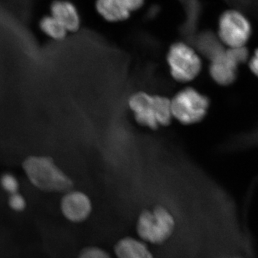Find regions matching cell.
<instances>
[{
	"instance_id": "1",
	"label": "cell",
	"mask_w": 258,
	"mask_h": 258,
	"mask_svg": "<svg viewBox=\"0 0 258 258\" xmlns=\"http://www.w3.org/2000/svg\"><path fill=\"white\" fill-rule=\"evenodd\" d=\"M22 169L30 184L42 191L66 193L74 186L72 180L47 156H28L23 161Z\"/></svg>"
},
{
	"instance_id": "2",
	"label": "cell",
	"mask_w": 258,
	"mask_h": 258,
	"mask_svg": "<svg viewBox=\"0 0 258 258\" xmlns=\"http://www.w3.org/2000/svg\"><path fill=\"white\" fill-rule=\"evenodd\" d=\"M175 226L171 212L164 207L157 206L152 210H144L139 215L137 232L144 242L161 244L170 238Z\"/></svg>"
},
{
	"instance_id": "3",
	"label": "cell",
	"mask_w": 258,
	"mask_h": 258,
	"mask_svg": "<svg viewBox=\"0 0 258 258\" xmlns=\"http://www.w3.org/2000/svg\"><path fill=\"white\" fill-rule=\"evenodd\" d=\"M166 62L171 77L180 83H188L196 79L203 67L198 52L182 42L171 45L166 54Z\"/></svg>"
},
{
	"instance_id": "4",
	"label": "cell",
	"mask_w": 258,
	"mask_h": 258,
	"mask_svg": "<svg viewBox=\"0 0 258 258\" xmlns=\"http://www.w3.org/2000/svg\"><path fill=\"white\" fill-rule=\"evenodd\" d=\"M173 118L184 125L201 121L208 113L209 98L193 88H186L171 99Z\"/></svg>"
},
{
	"instance_id": "5",
	"label": "cell",
	"mask_w": 258,
	"mask_h": 258,
	"mask_svg": "<svg viewBox=\"0 0 258 258\" xmlns=\"http://www.w3.org/2000/svg\"><path fill=\"white\" fill-rule=\"evenodd\" d=\"M248 57L246 47H227L210 60V76L220 86H230L235 82L239 66Z\"/></svg>"
},
{
	"instance_id": "6",
	"label": "cell",
	"mask_w": 258,
	"mask_h": 258,
	"mask_svg": "<svg viewBox=\"0 0 258 258\" xmlns=\"http://www.w3.org/2000/svg\"><path fill=\"white\" fill-rule=\"evenodd\" d=\"M252 27L247 18L237 10H227L220 17L218 36L227 47H244L250 38Z\"/></svg>"
},
{
	"instance_id": "7",
	"label": "cell",
	"mask_w": 258,
	"mask_h": 258,
	"mask_svg": "<svg viewBox=\"0 0 258 258\" xmlns=\"http://www.w3.org/2000/svg\"><path fill=\"white\" fill-rule=\"evenodd\" d=\"M60 210L64 218L74 223L86 221L92 212V203L88 195L70 190L61 199Z\"/></svg>"
},
{
	"instance_id": "8",
	"label": "cell",
	"mask_w": 258,
	"mask_h": 258,
	"mask_svg": "<svg viewBox=\"0 0 258 258\" xmlns=\"http://www.w3.org/2000/svg\"><path fill=\"white\" fill-rule=\"evenodd\" d=\"M128 106L134 113L136 121L139 125L153 130L159 128L154 96L143 91L134 93L129 98Z\"/></svg>"
},
{
	"instance_id": "9",
	"label": "cell",
	"mask_w": 258,
	"mask_h": 258,
	"mask_svg": "<svg viewBox=\"0 0 258 258\" xmlns=\"http://www.w3.org/2000/svg\"><path fill=\"white\" fill-rule=\"evenodd\" d=\"M50 10V15L66 29L69 33H75L81 29V15L71 0H54L51 3Z\"/></svg>"
},
{
	"instance_id": "10",
	"label": "cell",
	"mask_w": 258,
	"mask_h": 258,
	"mask_svg": "<svg viewBox=\"0 0 258 258\" xmlns=\"http://www.w3.org/2000/svg\"><path fill=\"white\" fill-rule=\"evenodd\" d=\"M95 8L98 15L110 23L126 21L132 14L120 0H96Z\"/></svg>"
},
{
	"instance_id": "11",
	"label": "cell",
	"mask_w": 258,
	"mask_h": 258,
	"mask_svg": "<svg viewBox=\"0 0 258 258\" xmlns=\"http://www.w3.org/2000/svg\"><path fill=\"white\" fill-rule=\"evenodd\" d=\"M114 252L117 258H154L143 240L125 237L115 243Z\"/></svg>"
},
{
	"instance_id": "12",
	"label": "cell",
	"mask_w": 258,
	"mask_h": 258,
	"mask_svg": "<svg viewBox=\"0 0 258 258\" xmlns=\"http://www.w3.org/2000/svg\"><path fill=\"white\" fill-rule=\"evenodd\" d=\"M40 28L45 35L55 41L63 40L69 35L66 29L51 15L41 19Z\"/></svg>"
},
{
	"instance_id": "13",
	"label": "cell",
	"mask_w": 258,
	"mask_h": 258,
	"mask_svg": "<svg viewBox=\"0 0 258 258\" xmlns=\"http://www.w3.org/2000/svg\"><path fill=\"white\" fill-rule=\"evenodd\" d=\"M154 103L156 115L159 126H167L174 118L171 111V99L167 97L156 95L154 96Z\"/></svg>"
},
{
	"instance_id": "14",
	"label": "cell",
	"mask_w": 258,
	"mask_h": 258,
	"mask_svg": "<svg viewBox=\"0 0 258 258\" xmlns=\"http://www.w3.org/2000/svg\"><path fill=\"white\" fill-rule=\"evenodd\" d=\"M0 189L7 195L19 192L20 182L18 176L11 171H5L0 174Z\"/></svg>"
},
{
	"instance_id": "15",
	"label": "cell",
	"mask_w": 258,
	"mask_h": 258,
	"mask_svg": "<svg viewBox=\"0 0 258 258\" xmlns=\"http://www.w3.org/2000/svg\"><path fill=\"white\" fill-rule=\"evenodd\" d=\"M8 205L10 210L15 212H23L27 208V200L25 197L19 192L8 195Z\"/></svg>"
},
{
	"instance_id": "16",
	"label": "cell",
	"mask_w": 258,
	"mask_h": 258,
	"mask_svg": "<svg viewBox=\"0 0 258 258\" xmlns=\"http://www.w3.org/2000/svg\"><path fill=\"white\" fill-rule=\"evenodd\" d=\"M78 258H112L104 249L98 247H85L80 252Z\"/></svg>"
},
{
	"instance_id": "17",
	"label": "cell",
	"mask_w": 258,
	"mask_h": 258,
	"mask_svg": "<svg viewBox=\"0 0 258 258\" xmlns=\"http://www.w3.org/2000/svg\"><path fill=\"white\" fill-rule=\"evenodd\" d=\"M120 1L132 13L142 9L145 4V0H120Z\"/></svg>"
},
{
	"instance_id": "18",
	"label": "cell",
	"mask_w": 258,
	"mask_h": 258,
	"mask_svg": "<svg viewBox=\"0 0 258 258\" xmlns=\"http://www.w3.org/2000/svg\"><path fill=\"white\" fill-rule=\"evenodd\" d=\"M249 68L251 72L258 77V49L249 61Z\"/></svg>"
},
{
	"instance_id": "19",
	"label": "cell",
	"mask_w": 258,
	"mask_h": 258,
	"mask_svg": "<svg viewBox=\"0 0 258 258\" xmlns=\"http://www.w3.org/2000/svg\"><path fill=\"white\" fill-rule=\"evenodd\" d=\"M235 258H236V257H235Z\"/></svg>"
}]
</instances>
